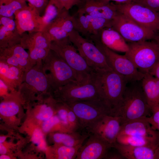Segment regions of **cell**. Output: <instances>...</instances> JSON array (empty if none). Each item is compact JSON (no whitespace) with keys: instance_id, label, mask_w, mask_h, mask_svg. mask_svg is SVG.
Returning a JSON list of instances; mask_svg holds the SVG:
<instances>
[{"instance_id":"cell-22","label":"cell","mask_w":159,"mask_h":159,"mask_svg":"<svg viewBox=\"0 0 159 159\" xmlns=\"http://www.w3.org/2000/svg\"><path fill=\"white\" fill-rule=\"evenodd\" d=\"M100 40L110 49L125 53L128 50V45L123 37L112 27L105 28L100 34Z\"/></svg>"},{"instance_id":"cell-33","label":"cell","mask_w":159,"mask_h":159,"mask_svg":"<svg viewBox=\"0 0 159 159\" xmlns=\"http://www.w3.org/2000/svg\"><path fill=\"white\" fill-rule=\"evenodd\" d=\"M89 21L92 36L98 37L104 29L112 27V20L85 14Z\"/></svg>"},{"instance_id":"cell-36","label":"cell","mask_w":159,"mask_h":159,"mask_svg":"<svg viewBox=\"0 0 159 159\" xmlns=\"http://www.w3.org/2000/svg\"><path fill=\"white\" fill-rule=\"evenodd\" d=\"M44 133L53 132L56 130L60 131V122L56 114L49 119L41 123L40 128Z\"/></svg>"},{"instance_id":"cell-9","label":"cell","mask_w":159,"mask_h":159,"mask_svg":"<svg viewBox=\"0 0 159 159\" xmlns=\"http://www.w3.org/2000/svg\"><path fill=\"white\" fill-rule=\"evenodd\" d=\"M68 38L89 66L94 70H112L105 55L93 42L83 37L74 29L69 34Z\"/></svg>"},{"instance_id":"cell-51","label":"cell","mask_w":159,"mask_h":159,"mask_svg":"<svg viewBox=\"0 0 159 159\" xmlns=\"http://www.w3.org/2000/svg\"><path fill=\"white\" fill-rule=\"evenodd\" d=\"M154 40L159 46V32L157 33Z\"/></svg>"},{"instance_id":"cell-20","label":"cell","mask_w":159,"mask_h":159,"mask_svg":"<svg viewBox=\"0 0 159 159\" xmlns=\"http://www.w3.org/2000/svg\"><path fill=\"white\" fill-rule=\"evenodd\" d=\"M112 148L116 149L125 158L155 159L157 147L132 146L116 142L113 145Z\"/></svg>"},{"instance_id":"cell-52","label":"cell","mask_w":159,"mask_h":159,"mask_svg":"<svg viewBox=\"0 0 159 159\" xmlns=\"http://www.w3.org/2000/svg\"><path fill=\"white\" fill-rule=\"evenodd\" d=\"M19 0L21 1H24V2H26V1H27V0Z\"/></svg>"},{"instance_id":"cell-21","label":"cell","mask_w":159,"mask_h":159,"mask_svg":"<svg viewBox=\"0 0 159 159\" xmlns=\"http://www.w3.org/2000/svg\"><path fill=\"white\" fill-rule=\"evenodd\" d=\"M158 132L154 130L150 124L144 119L128 122L121 125L119 135L133 136L155 137Z\"/></svg>"},{"instance_id":"cell-16","label":"cell","mask_w":159,"mask_h":159,"mask_svg":"<svg viewBox=\"0 0 159 159\" xmlns=\"http://www.w3.org/2000/svg\"><path fill=\"white\" fill-rule=\"evenodd\" d=\"M77 11L112 20L119 12L115 3L106 0H81Z\"/></svg>"},{"instance_id":"cell-50","label":"cell","mask_w":159,"mask_h":159,"mask_svg":"<svg viewBox=\"0 0 159 159\" xmlns=\"http://www.w3.org/2000/svg\"><path fill=\"white\" fill-rule=\"evenodd\" d=\"M6 138V136L4 135L1 136L0 137V143H4Z\"/></svg>"},{"instance_id":"cell-30","label":"cell","mask_w":159,"mask_h":159,"mask_svg":"<svg viewBox=\"0 0 159 159\" xmlns=\"http://www.w3.org/2000/svg\"><path fill=\"white\" fill-rule=\"evenodd\" d=\"M27 6L24 1L17 0H0V16L13 19L16 12Z\"/></svg>"},{"instance_id":"cell-43","label":"cell","mask_w":159,"mask_h":159,"mask_svg":"<svg viewBox=\"0 0 159 159\" xmlns=\"http://www.w3.org/2000/svg\"><path fill=\"white\" fill-rule=\"evenodd\" d=\"M149 73L159 79V61L155 64Z\"/></svg>"},{"instance_id":"cell-38","label":"cell","mask_w":159,"mask_h":159,"mask_svg":"<svg viewBox=\"0 0 159 159\" xmlns=\"http://www.w3.org/2000/svg\"><path fill=\"white\" fill-rule=\"evenodd\" d=\"M151 115L143 119L150 125L159 124V104L155 105L150 107Z\"/></svg>"},{"instance_id":"cell-28","label":"cell","mask_w":159,"mask_h":159,"mask_svg":"<svg viewBox=\"0 0 159 159\" xmlns=\"http://www.w3.org/2000/svg\"><path fill=\"white\" fill-rule=\"evenodd\" d=\"M155 137L119 135L116 142L120 144L135 146L157 147L158 136Z\"/></svg>"},{"instance_id":"cell-26","label":"cell","mask_w":159,"mask_h":159,"mask_svg":"<svg viewBox=\"0 0 159 159\" xmlns=\"http://www.w3.org/2000/svg\"><path fill=\"white\" fill-rule=\"evenodd\" d=\"M89 134L81 135L77 131L71 133L59 131L50 133V137L51 141L54 144L74 147L82 144L85 140L89 137Z\"/></svg>"},{"instance_id":"cell-24","label":"cell","mask_w":159,"mask_h":159,"mask_svg":"<svg viewBox=\"0 0 159 159\" xmlns=\"http://www.w3.org/2000/svg\"><path fill=\"white\" fill-rule=\"evenodd\" d=\"M142 88L150 107L159 104V79L149 73L141 80Z\"/></svg>"},{"instance_id":"cell-46","label":"cell","mask_w":159,"mask_h":159,"mask_svg":"<svg viewBox=\"0 0 159 159\" xmlns=\"http://www.w3.org/2000/svg\"><path fill=\"white\" fill-rule=\"evenodd\" d=\"M157 138V146L155 151V159H159V133Z\"/></svg>"},{"instance_id":"cell-34","label":"cell","mask_w":159,"mask_h":159,"mask_svg":"<svg viewBox=\"0 0 159 159\" xmlns=\"http://www.w3.org/2000/svg\"><path fill=\"white\" fill-rule=\"evenodd\" d=\"M54 107L56 114L60 122L61 132L68 133V114L69 107L66 104L55 100Z\"/></svg>"},{"instance_id":"cell-40","label":"cell","mask_w":159,"mask_h":159,"mask_svg":"<svg viewBox=\"0 0 159 159\" xmlns=\"http://www.w3.org/2000/svg\"><path fill=\"white\" fill-rule=\"evenodd\" d=\"M29 4L34 7L40 14L45 9L48 3L47 0H27Z\"/></svg>"},{"instance_id":"cell-10","label":"cell","mask_w":159,"mask_h":159,"mask_svg":"<svg viewBox=\"0 0 159 159\" xmlns=\"http://www.w3.org/2000/svg\"><path fill=\"white\" fill-rule=\"evenodd\" d=\"M92 41L105 55L112 70L123 77L128 83L142 80L145 74L140 72L125 55L116 53L105 46L100 39Z\"/></svg>"},{"instance_id":"cell-44","label":"cell","mask_w":159,"mask_h":159,"mask_svg":"<svg viewBox=\"0 0 159 159\" xmlns=\"http://www.w3.org/2000/svg\"><path fill=\"white\" fill-rule=\"evenodd\" d=\"M125 158L120 154H109L108 153L105 159H122Z\"/></svg>"},{"instance_id":"cell-4","label":"cell","mask_w":159,"mask_h":159,"mask_svg":"<svg viewBox=\"0 0 159 159\" xmlns=\"http://www.w3.org/2000/svg\"><path fill=\"white\" fill-rule=\"evenodd\" d=\"M42 62L44 70L50 84L51 95L59 87L69 82L81 81L76 73L51 49Z\"/></svg>"},{"instance_id":"cell-48","label":"cell","mask_w":159,"mask_h":159,"mask_svg":"<svg viewBox=\"0 0 159 159\" xmlns=\"http://www.w3.org/2000/svg\"><path fill=\"white\" fill-rule=\"evenodd\" d=\"M11 158V157L6 154L1 155L0 156V159H9Z\"/></svg>"},{"instance_id":"cell-25","label":"cell","mask_w":159,"mask_h":159,"mask_svg":"<svg viewBox=\"0 0 159 159\" xmlns=\"http://www.w3.org/2000/svg\"><path fill=\"white\" fill-rule=\"evenodd\" d=\"M23 105L17 90L3 98L0 103L1 115L4 117H14L20 111Z\"/></svg>"},{"instance_id":"cell-47","label":"cell","mask_w":159,"mask_h":159,"mask_svg":"<svg viewBox=\"0 0 159 159\" xmlns=\"http://www.w3.org/2000/svg\"><path fill=\"white\" fill-rule=\"evenodd\" d=\"M108 1H113L117 3H124L134 1L135 0H106Z\"/></svg>"},{"instance_id":"cell-7","label":"cell","mask_w":159,"mask_h":159,"mask_svg":"<svg viewBox=\"0 0 159 159\" xmlns=\"http://www.w3.org/2000/svg\"><path fill=\"white\" fill-rule=\"evenodd\" d=\"M67 104L77 116L80 129L87 130L105 116L112 115V110L103 99L76 102Z\"/></svg>"},{"instance_id":"cell-6","label":"cell","mask_w":159,"mask_h":159,"mask_svg":"<svg viewBox=\"0 0 159 159\" xmlns=\"http://www.w3.org/2000/svg\"><path fill=\"white\" fill-rule=\"evenodd\" d=\"M125 55L142 73H149L159 61V46L154 40L128 42Z\"/></svg>"},{"instance_id":"cell-39","label":"cell","mask_w":159,"mask_h":159,"mask_svg":"<svg viewBox=\"0 0 159 159\" xmlns=\"http://www.w3.org/2000/svg\"><path fill=\"white\" fill-rule=\"evenodd\" d=\"M134 2L159 14V0H135Z\"/></svg>"},{"instance_id":"cell-31","label":"cell","mask_w":159,"mask_h":159,"mask_svg":"<svg viewBox=\"0 0 159 159\" xmlns=\"http://www.w3.org/2000/svg\"><path fill=\"white\" fill-rule=\"evenodd\" d=\"M61 14L55 21L42 31L52 42L60 41L68 38V34L62 28Z\"/></svg>"},{"instance_id":"cell-13","label":"cell","mask_w":159,"mask_h":159,"mask_svg":"<svg viewBox=\"0 0 159 159\" xmlns=\"http://www.w3.org/2000/svg\"><path fill=\"white\" fill-rule=\"evenodd\" d=\"M52 41L43 31H38L21 35L20 44L28 50L32 62L34 65L42 61L51 50Z\"/></svg>"},{"instance_id":"cell-23","label":"cell","mask_w":159,"mask_h":159,"mask_svg":"<svg viewBox=\"0 0 159 159\" xmlns=\"http://www.w3.org/2000/svg\"><path fill=\"white\" fill-rule=\"evenodd\" d=\"M24 72L20 68L0 62V79L14 92L21 83Z\"/></svg>"},{"instance_id":"cell-11","label":"cell","mask_w":159,"mask_h":159,"mask_svg":"<svg viewBox=\"0 0 159 159\" xmlns=\"http://www.w3.org/2000/svg\"><path fill=\"white\" fill-rule=\"evenodd\" d=\"M112 27L128 42L153 40L157 34L142 26L125 15L119 12L112 20Z\"/></svg>"},{"instance_id":"cell-1","label":"cell","mask_w":159,"mask_h":159,"mask_svg":"<svg viewBox=\"0 0 159 159\" xmlns=\"http://www.w3.org/2000/svg\"><path fill=\"white\" fill-rule=\"evenodd\" d=\"M141 81L127 83L120 102L112 111V115L119 117L121 125L150 115Z\"/></svg>"},{"instance_id":"cell-29","label":"cell","mask_w":159,"mask_h":159,"mask_svg":"<svg viewBox=\"0 0 159 159\" xmlns=\"http://www.w3.org/2000/svg\"><path fill=\"white\" fill-rule=\"evenodd\" d=\"M64 9L58 0H49L42 16L41 31L55 21Z\"/></svg>"},{"instance_id":"cell-18","label":"cell","mask_w":159,"mask_h":159,"mask_svg":"<svg viewBox=\"0 0 159 159\" xmlns=\"http://www.w3.org/2000/svg\"><path fill=\"white\" fill-rule=\"evenodd\" d=\"M0 62L16 67L24 72L34 66L28 52L20 44L0 48Z\"/></svg>"},{"instance_id":"cell-19","label":"cell","mask_w":159,"mask_h":159,"mask_svg":"<svg viewBox=\"0 0 159 159\" xmlns=\"http://www.w3.org/2000/svg\"><path fill=\"white\" fill-rule=\"evenodd\" d=\"M21 35L13 19L0 16V49L20 44Z\"/></svg>"},{"instance_id":"cell-35","label":"cell","mask_w":159,"mask_h":159,"mask_svg":"<svg viewBox=\"0 0 159 159\" xmlns=\"http://www.w3.org/2000/svg\"><path fill=\"white\" fill-rule=\"evenodd\" d=\"M32 142L39 150L45 151L48 149L44 133L40 128L36 127L32 131L31 136Z\"/></svg>"},{"instance_id":"cell-41","label":"cell","mask_w":159,"mask_h":159,"mask_svg":"<svg viewBox=\"0 0 159 159\" xmlns=\"http://www.w3.org/2000/svg\"><path fill=\"white\" fill-rule=\"evenodd\" d=\"M63 6L69 11L73 6H78L81 3V0H58Z\"/></svg>"},{"instance_id":"cell-27","label":"cell","mask_w":159,"mask_h":159,"mask_svg":"<svg viewBox=\"0 0 159 159\" xmlns=\"http://www.w3.org/2000/svg\"><path fill=\"white\" fill-rule=\"evenodd\" d=\"M82 144L69 147L61 144H54L52 146L48 148L47 151L50 158L76 159L78 150Z\"/></svg>"},{"instance_id":"cell-42","label":"cell","mask_w":159,"mask_h":159,"mask_svg":"<svg viewBox=\"0 0 159 159\" xmlns=\"http://www.w3.org/2000/svg\"><path fill=\"white\" fill-rule=\"evenodd\" d=\"M12 92L5 82L0 79V96L4 98L9 95Z\"/></svg>"},{"instance_id":"cell-8","label":"cell","mask_w":159,"mask_h":159,"mask_svg":"<svg viewBox=\"0 0 159 159\" xmlns=\"http://www.w3.org/2000/svg\"><path fill=\"white\" fill-rule=\"evenodd\" d=\"M50 48L76 73L81 81L92 77L95 70L89 66L68 38L52 42Z\"/></svg>"},{"instance_id":"cell-49","label":"cell","mask_w":159,"mask_h":159,"mask_svg":"<svg viewBox=\"0 0 159 159\" xmlns=\"http://www.w3.org/2000/svg\"><path fill=\"white\" fill-rule=\"evenodd\" d=\"M152 128L159 133V124L151 125Z\"/></svg>"},{"instance_id":"cell-15","label":"cell","mask_w":159,"mask_h":159,"mask_svg":"<svg viewBox=\"0 0 159 159\" xmlns=\"http://www.w3.org/2000/svg\"><path fill=\"white\" fill-rule=\"evenodd\" d=\"M112 145L96 134L90 135L86 142L80 148L76 159H105Z\"/></svg>"},{"instance_id":"cell-5","label":"cell","mask_w":159,"mask_h":159,"mask_svg":"<svg viewBox=\"0 0 159 159\" xmlns=\"http://www.w3.org/2000/svg\"><path fill=\"white\" fill-rule=\"evenodd\" d=\"M51 95L57 101L66 104L102 99L92 77L82 81L69 82L57 88Z\"/></svg>"},{"instance_id":"cell-14","label":"cell","mask_w":159,"mask_h":159,"mask_svg":"<svg viewBox=\"0 0 159 159\" xmlns=\"http://www.w3.org/2000/svg\"><path fill=\"white\" fill-rule=\"evenodd\" d=\"M14 16L17 30L21 35L26 32L41 31L42 16L34 6L29 4L16 12Z\"/></svg>"},{"instance_id":"cell-12","label":"cell","mask_w":159,"mask_h":159,"mask_svg":"<svg viewBox=\"0 0 159 159\" xmlns=\"http://www.w3.org/2000/svg\"><path fill=\"white\" fill-rule=\"evenodd\" d=\"M115 3L119 12L157 34L159 32V14L158 13L133 1Z\"/></svg>"},{"instance_id":"cell-3","label":"cell","mask_w":159,"mask_h":159,"mask_svg":"<svg viewBox=\"0 0 159 159\" xmlns=\"http://www.w3.org/2000/svg\"><path fill=\"white\" fill-rule=\"evenodd\" d=\"M92 78L102 98L112 112L120 102L128 83L113 70L95 71Z\"/></svg>"},{"instance_id":"cell-45","label":"cell","mask_w":159,"mask_h":159,"mask_svg":"<svg viewBox=\"0 0 159 159\" xmlns=\"http://www.w3.org/2000/svg\"><path fill=\"white\" fill-rule=\"evenodd\" d=\"M7 152V149L4 143H0V155L6 154Z\"/></svg>"},{"instance_id":"cell-37","label":"cell","mask_w":159,"mask_h":159,"mask_svg":"<svg viewBox=\"0 0 159 159\" xmlns=\"http://www.w3.org/2000/svg\"><path fill=\"white\" fill-rule=\"evenodd\" d=\"M68 107V133H71L77 131L78 129H80V125L76 115L69 106Z\"/></svg>"},{"instance_id":"cell-17","label":"cell","mask_w":159,"mask_h":159,"mask_svg":"<svg viewBox=\"0 0 159 159\" xmlns=\"http://www.w3.org/2000/svg\"><path fill=\"white\" fill-rule=\"evenodd\" d=\"M121 126L120 119L111 115L104 116L87 129L88 132L101 136L112 146L116 142Z\"/></svg>"},{"instance_id":"cell-32","label":"cell","mask_w":159,"mask_h":159,"mask_svg":"<svg viewBox=\"0 0 159 159\" xmlns=\"http://www.w3.org/2000/svg\"><path fill=\"white\" fill-rule=\"evenodd\" d=\"M73 19L74 29L85 35L92 36L89 21L85 14L77 11L72 16Z\"/></svg>"},{"instance_id":"cell-2","label":"cell","mask_w":159,"mask_h":159,"mask_svg":"<svg viewBox=\"0 0 159 159\" xmlns=\"http://www.w3.org/2000/svg\"><path fill=\"white\" fill-rule=\"evenodd\" d=\"M17 91L23 105L42 101L51 95L50 84L44 70L42 61L24 73Z\"/></svg>"}]
</instances>
